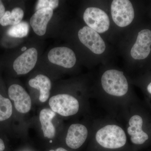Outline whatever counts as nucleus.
I'll list each match as a JSON object with an SVG mask.
<instances>
[{"mask_svg": "<svg viewBox=\"0 0 151 151\" xmlns=\"http://www.w3.org/2000/svg\"><path fill=\"white\" fill-rule=\"evenodd\" d=\"M94 137L97 145L108 150L122 148L128 140L126 131L120 125L114 123L105 124L98 128Z\"/></svg>", "mask_w": 151, "mask_h": 151, "instance_id": "1", "label": "nucleus"}, {"mask_svg": "<svg viewBox=\"0 0 151 151\" xmlns=\"http://www.w3.org/2000/svg\"><path fill=\"white\" fill-rule=\"evenodd\" d=\"M101 83L106 93L113 97L125 96L129 90V84L124 72L116 69H110L103 73Z\"/></svg>", "mask_w": 151, "mask_h": 151, "instance_id": "2", "label": "nucleus"}, {"mask_svg": "<svg viewBox=\"0 0 151 151\" xmlns=\"http://www.w3.org/2000/svg\"><path fill=\"white\" fill-rule=\"evenodd\" d=\"M51 110L60 116L67 117L78 113L79 103L75 97L68 94H59L53 96L49 101Z\"/></svg>", "mask_w": 151, "mask_h": 151, "instance_id": "3", "label": "nucleus"}, {"mask_svg": "<svg viewBox=\"0 0 151 151\" xmlns=\"http://www.w3.org/2000/svg\"><path fill=\"white\" fill-rule=\"evenodd\" d=\"M111 12L114 23L120 27L131 24L134 17V11L129 0H114L111 4Z\"/></svg>", "mask_w": 151, "mask_h": 151, "instance_id": "4", "label": "nucleus"}, {"mask_svg": "<svg viewBox=\"0 0 151 151\" xmlns=\"http://www.w3.org/2000/svg\"><path fill=\"white\" fill-rule=\"evenodd\" d=\"M83 19L88 27L97 33L105 32L110 27V19L108 15L104 11L97 8L86 9Z\"/></svg>", "mask_w": 151, "mask_h": 151, "instance_id": "5", "label": "nucleus"}, {"mask_svg": "<svg viewBox=\"0 0 151 151\" xmlns=\"http://www.w3.org/2000/svg\"><path fill=\"white\" fill-rule=\"evenodd\" d=\"M78 36L81 43L93 53L100 55L105 51V42L100 35L94 30L88 26H84L79 30Z\"/></svg>", "mask_w": 151, "mask_h": 151, "instance_id": "6", "label": "nucleus"}, {"mask_svg": "<svg viewBox=\"0 0 151 151\" xmlns=\"http://www.w3.org/2000/svg\"><path fill=\"white\" fill-rule=\"evenodd\" d=\"M47 57L51 63L67 68L73 67L76 61L74 52L65 47H58L52 49Z\"/></svg>", "mask_w": 151, "mask_h": 151, "instance_id": "7", "label": "nucleus"}, {"mask_svg": "<svg viewBox=\"0 0 151 151\" xmlns=\"http://www.w3.org/2000/svg\"><path fill=\"white\" fill-rule=\"evenodd\" d=\"M143 120L138 115H133L128 120L126 133L132 144L142 145L148 140V134L143 130Z\"/></svg>", "mask_w": 151, "mask_h": 151, "instance_id": "8", "label": "nucleus"}, {"mask_svg": "<svg viewBox=\"0 0 151 151\" xmlns=\"http://www.w3.org/2000/svg\"><path fill=\"white\" fill-rule=\"evenodd\" d=\"M151 31L142 30L138 33L136 42L131 50L134 59L142 60L147 57L151 51Z\"/></svg>", "mask_w": 151, "mask_h": 151, "instance_id": "9", "label": "nucleus"}, {"mask_svg": "<svg viewBox=\"0 0 151 151\" xmlns=\"http://www.w3.org/2000/svg\"><path fill=\"white\" fill-rule=\"evenodd\" d=\"M10 98L14 102L16 109L19 113H27L31 108L32 102L30 96L20 85L13 84L8 90Z\"/></svg>", "mask_w": 151, "mask_h": 151, "instance_id": "10", "label": "nucleus"}, {"mask_svg": "<svg viewBox=\"0 0 151 151\" xmlns=\"http://www.w3.org/2000/svg\"><path fill=\"white\" fill-rule=\"evenodd\" d=\"M37 56L36 49L32 47L17 58L13 63V68L17 74H27L33 69L37 61Z\"/></svg>", "mask_w": 151, "mask_h": 151, "instance_id": "11", "label": "nucleus"}, {"mask_svg": "<svg viewBox=\"0 0 151 151\" xmlns=\"http://www.w3.org/2000/svg\"><path fill=\"white\" fill-rule=\"evenodd\" d=\"M88 130L84 125L74 124L70 125L65 138L66 145L72 149L80 148L88 137Z\"/></svg>", "mask_w": 151, "mask_h": 151, "instance_id": "12", "label": "nucleus"}, {"mask_svg": "<svg viewBox=\"0 0 151 151\" xmlns=\"http://www.w3.org/2000/svg\"><path fill=\"white\" fill-rule=\"evenodd\" d=\"M53 14L50 8L41 9L37 11L30 19V24L38 35L42 36L46 33L47 27Z\"/></svg>", "mask_w": 151, "mask_h": 151, "instance_id": "13", "label": "nucleus"}, {"mask_svg": "<svg viewBox=\"0 0 151 151\" xmlns=\"http://www.w3.org/2000/svg\"><path fill=\"white\" fill-rule=\"evenodd\" d=\"M29 84L31 87L40 91L39 100L42 103L46 102L49 97L51 83L48 77L39 74L30 79Z\"/></svg>", "mask_w": 151, "mask_h": 151, "instance_id": "14", "label": "nucleus"}, {"mask_svg": "<svg viewBox=\"0 0 151 151\" xmlns=\"http://www.w3.org/2000/svg\"><path fill=\"white\" fill-rule=\"evenodd\" d=\"M55 116V113L49 109H43L40 113V121L41 124L42 129L45 137L52 139L55 134L54 125L52 120Z\"/></svg>", "mask_w": 151, "mask_h": 151, "instance_id": "15", "label": "nucleus"}, {"mask_svg": "<svg viewBox=\"0 0 151 151\" xmlns=\"http://www.w3.org/2000/svg\"><path fill=\"white\" fill-rule=\"evenodd\" d=\"M24 13L22 9L15 8L12 12L6 11L0 19V24L2 26L15 25L21 22Z\"/></svg>", "mask_w": 151, "mask_h": 151, "instance_id": "16", "label": "nucleus"}, {"mask_svg": "<svg viewBox=\"0 0 151 151\" xmlns=\"http://www.w3.org/2000/svg\"><path fill=\"white\" fill-rule=\"evenodd\" d=\"M29 29V25L28 23L21 22L18 24L12 26L7 31V34L12 37H24L27 35Z\"/></svg>", "mask_w": 151, "mask_h": 151, "instance_id": "17", "label": "nucleus"}, {"mask_svg": "<svg viewBox=\"0 0 151 151\" xmlns=\"http://www.w3.org/2000/svg\"><path fill=\"white\" fill-rule=\"evenodd\" d=\"M12 114V105L10 100L0 94V122L10 118Z\"/></svg>", "mask_w": 151, "mask_h": 151, "instance_id": "18", "label": "nucleus"}, {"mask_svg": "<svg viewBox=\"0 0 151 151\" xmlns=\"http://www.w3.org/2000/svg\"><path fill=\"white\" fill-rule=\"evenodd\" d=\"M59 5L58 0H39L37 4L36 10L44 8H50L52 10L56 9Z\"/></svg>", "mask_w": 151, "mask_h": 151, "instance_id": "19", "label": "nucleus"}, {"mask_svg": "<svg viewBox=\"0 0 151 151\" xmlns=\"http://www.w3.org/2000/svg\"><path fill=\"white\" fill-rule=\"evenodd\" d=\"M5 8L1 1H0V19L5 13Z\"/></svg>", "mask_w": 151, "mask_h": 151, "instance_id": "20", "label": "nucleus"}, {"mask_svg": "<svg viewBox=\"0 0 151 151\" xmlns=\"http://www.w3.org/2000/svg\"><path fill=\"white\" fill-rule=\"evenodd\" d=\"M5 149V145L2 139H0V151H3Z\"/></svg>", "mask_w": 151, "mask_h": 151, "instance_id": "21", "label": "nucleus"}, {"mask_svg": "<svg viewBox=\"0 0 151 151\" xmlns=\"http://www.w3.org/2000/svg\"><path fill=\"white\" fill-rule=\"evenodd\" d=\"M49 151H68L65 149L63 148L62 147L58 148L56 150H50Z\"/></svg>", "mask_w": 151, "mask_h": 151, "instance_id": "22", "label": "nucleus"}, {"mask_svg": "<svg viewBox=\"0 0 151 151\" xmlns=\"http://www.w3.org/2000/svg\"><path fill=\"white\" fill-rule=\"evenodd\" d=\"M147 91L148 92H149V93L151 94V82L148 85L147 87Z\"/></svg>", "mask_w": 151, "mask_h": 151, "instance_id": "23", "label": "nucleus"}, {"mask_svg": "<svg viewBox=\"0 0 151 151\" xmlns=\"http://www.w3.org/2000/svg\"><path fill=\"white\" fill-rule=\"evenodd\" d=\"M21 50L22 51L25 52L27 50V47H24L22 48Z\"/></svg>", "mask_w": 151, "mask_h": 151, "instance_id": "24", "label": "nucleus"}, {"mask_svg": "<svg viewBox=\"0 0 151 151\" xmlns=\"http://www.w3.org/2000/svg\"><path fill=\"white\" fill-rule=\"evenodd\" d=\"M50 143L52 142V141L50 140Z\"/></svg>", "mask_w": 151, "mask_h": 151, "instance_id": "25", "label": "nucleus"}]
</instances>
